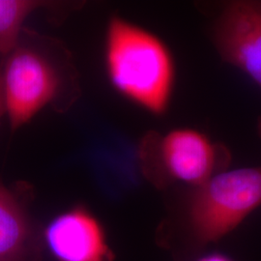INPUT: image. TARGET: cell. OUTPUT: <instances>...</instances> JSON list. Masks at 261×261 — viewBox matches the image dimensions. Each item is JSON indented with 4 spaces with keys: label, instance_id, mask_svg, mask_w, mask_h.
Segmentation results:
<instances>
[{
    "label": "cell",
    "instance_id": "obj_11",
    "mask_svg": "<svg viewBox=\"0 0 261 261\" xmlns=\"http://www.w3.org/2000/svg\"><path fill=\"white\" fill-rule=\"evenodd\" d=\"M257 132H258V135L260 136L261 138V117L257 121Z\"/></svg>",
    "mask_w": 261,
    "mask_h": 261
},
{
    "label": "cell",
    "instance_id": "obj_10",
    "mask_svg": "<svg viewBox=\"0 0 261 261\" xmlns=\"http://www.w3.org/2000/svg\"><path fill=\"white\" fill-rule=\"evenodd\" d=\"M6 114V109H5V103H4V96H3V90H2V82H1V70H0V118Z\"/></svg>",
    "mask_w": 261,
    "mask_h": 261
},
{
    "label": "cell",
    "instance_id": "obj_4",
    "mask_svg": "<svg viewBox=\"0 0 261 261\" xmlns=\"http://www.w3.org/2000/svg\"><path fill=\"white\" fill-rule=\"evenodd\" d=\"M230 154L201 132L180 128L151 134L142 143L144 173L159 187L183 183L199 186L228 166Z\"/></svg>",
    "mask_w": 261,
    "mask_h": 261
},
{
    "label": "cell",
    "instance_id": "obj_8",
    "mask_svg": "<svg viewBox=\"0 0 261 261\" xmlns=\"http://www.w3.org/2000/svg\"><path fill=\"white\" fill-rule=\"evenodd\" d=\"M46 4L36 0H0V56L4 58L18 46L28 17Z\"/></svg>",
    "mask_w": 261,
    "mask_h": 261
},
{
    "label": "cell",
    "instance_id": "obj_9",
    "mask_svg": "<svg viewBox=\"0 0 261 261\" xmlns=\"http://www.w3.org/2000/svg\"><path fill=\"white\" fill-rule=\"evenodd\" d=\"M196 261H234L231 259L229 256L225 255L224 253H219V252H213V253H208L201 255L199 258H197Z\"/></svg>",
    "mask_w": 261,
    "mask_h": 261
},
{
    "label": "cell",
    "instance_id": "obj_2",
    "mask_svg": "<svg viewBox=\"0 0 261 261\" xmlns=\"http://www.w3.org/2000/svg\"><path fill=\"white\" fill-rule=\"evenodd\" d=\"M261 206V167L221 171L193 188L186 228L192 243L203 248L222 240Z\"/></svg>",
    "mask_w": 261,
    "mask_h": 261
},
{
    "label": "cell",
    "instance_id": "obj_3",
    "mask_svg": "<svg viewBox=\"0 0 261 261\" xmlns=\"http://www.w3.org/2000/svg\"><path fill=\"white\" fill-rule=\"evenodd\" d=\"M41 41L27 36L0 65L6 114L12 130L31 121L56 103L64 92L65 66Z\"/></svg>",
    "mask_w": 261,
    "mask_h": 261
},
{
    "label": "cell",
    "instance_id": "obj_6",
    "mask_svg": "<svg viewBox=\"0 0 261 261\" xmlns=\"http://www.w3.org/2000/svg\"><path fill=\"white\" fill-rule=\"evenodd\" d=\"M43 242L56 261H113L103 225L88 209L75 206L56 216Z\"/></svg>",
    "mask_w": 261,
    "mask_h": 261
},
{
    "label": "cell",
    "instance_id": "obj_5",
    "mask_svg": "<svg viewBox=\"0 0 261 261\" xmlns=\"http://www.w3.org/2000/svg\"><path fill=\"white\" fill-rule=\"evenodd\" d=\"M212 37L223 60L261 88V1L228 3L215 21Z\"/></svg>",
    "mask_w": 261,
    "mask_h": 261
},
{
    "label": "cell",
    "instance_id": "obj_7",
    "mask_svg": "<svg viewBox=\"0 0 261 261\" xmlns=\"http://www.w3.org/2000/svg\"><path fill=\"white\" fill-rule=\"evenodd\" d=\"M41 245L19 192L0 182V261H39Z\"/></svg>",
    "mask_w": 261,
    "mask_h": 261
},
{
    "label": "cell",
    "instance_id": "obj_1",
    "mask_svg": "<svg viewBox=\"0 0 261 261\" xmlns=\"http://www.w3.org/2000/svg\"><path fill=\"white\" fill-rule=\"evenodd\" d=\"M105 65L112 87L155 115L167 112L175 67L168 46L155 34L120 17L106 30Z\"/></svg>",
    "mask_w": 261,
    "mask_h": 261
}]
</instances>
